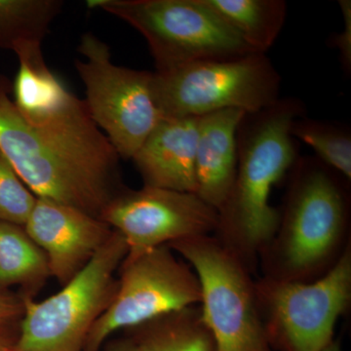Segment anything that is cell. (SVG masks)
Masks as SVG:
<instances>
[{
  "instance_id": "13",
  "label": "cell",
  "mask_w": 351,
  "mask_h": 351,
  "mask_svg": "<svg viewBox=\"0 0 351 351\" xmlns=\"http://www.w3.org/2000/svg\"><path fill=\"white\" fill-rule=\"evenodd\" d=\"M199 117H163L131 160L145 186L196 193Z\"/></svg>"
},
{
  "instance_id": "12",
  "label": "cell",
  "mask_w": 351,
  "mask_h": 351,
  "mask_svg": "<svg viewBox=\"0 0 351 351\" xmlns=\"http://www.w3.org/2000/svg\"><path fill=\"white\" fill-rule=\"evenodd\" d=\"M24 228L45 254L50 276L63 286L91 262L113 233L101 219L46 198L36 199Z\"/></svg>"
},
{
  "instance_id": "5",
  "label": "cell",
  "mask_w": 351,
  "mask_h": 351,
  "mask_svg": "<svg viewBox=\"0 0 351 351\" xmlns=\"http://www.w3.org/2000/svg\"><path fill=\"white\" fill-rule=\"evenodd\" d=\"M113 230L107 243L61 291L43 301L22 297L24 313L12 351H83L88 334L117 289V271L128 254Z\"/></svg>"
},
{
  "instance_id": "7",
  "label": "cell",
  "mask_w": 351,
  "mask_h": 351,
  "mask_svg": "<svg viewBox=\"0 0 351 351\" xmlns=\"http://www.w3.org/2000/svg\"><path fill=\"white\" fill-rule=\"evenodd\" d=\"M256 302L272 350L323 351L351 304V246L311 282L255 279Z\"/></svg>"
},
{
  "instance_id": "25",
  "label": "cell",
  "mask_w": 351,
  "mask_h": 351,
  "mask_svg": "<svg viewBox=\"0 0 351 351\" xmlns=\"http://www.w3.org/2000/svg\"><path fill=\"white\" fill-rule=\"evenodd\" d=\"M19 323L0 327V351H12L18 337Z\"/></svg>"
},
{
  "instance_id": "3",
  "label": "cell",
  "mask_w": 351,
  "mask_h": 351,
  "mask_svg": "<svg viewBox=\"0 0 351 351\" xmlns=\"http://www.w3.org/2000/svg\"><path fill=\"white\" fill-rule=\"evenodd\" d=\"M274 239L258 257L263 276L311 282L351 246L350 182L313 157L298 158Z\"/></svg>"
},
{
  "instance_id": "15",
  "label": "cell",
  "mask_w": 351,
  "mask_h": 351,
  "mask_svg": "<svg viewBox=\"0 0 351 351\" xmlns=\"http://www.w3.org/2000/svg\"><path fill=\"white\" fill-rule=\"evenodd\" d=\"M43 43H27L16 51L19 71L12 90L14 104L25 119L38 120L63 107L73 93L44 61Z\"/></svg>"
},
{
  "instance_id": "19",
  "label": "cell",
  "mask_w": 351,
  "mask_h": 351,
  "mask_svg": "<svg viewBox=\"0 0 351 351\" xmlns=\"http://www.w3.org/2000/svg\"><path fill=\"white\" fill-rule=\"evenodd\" d=\"M61 0H0V49L16 52L27 43H43Z\"/></svg>"
},
{
  "instance_id": "6",
  "label": "cell",
  "mask_w": 351,
  "mask_h": 351,
  "mask_svg": "<svg viewBox=\"0 0 351 351\" xmlns=\"http://www.w3.org/2000/svg\"><path fill=\"white\" fill-rule=\"evenodd\" d=\"M280 82L262 53L152 73V92L162 117H200L223 110L261 112L280 99Z\"/></svg>"
},
{
  "instance_id": "9",
  "label": "cell",
  "mask_w": 351,
  "mask_h": 351,
  "mask_svg": "<svg viewBox=\"0 0 351 351\" xmlns=\"http://www.w3.org/2000/svg\"><path fill=\"white\" fill-rule=\"evenodd\" d=\"M119 270L117 293L90 330L83 351H101L120 330L142 326L201 302L195 270L167 245L127 254Z\"/></svg>"
},
{
  "instance_id": "1",
  "label": "cell",
  "mask_w": 351,
  "mask_h": 351,
  "mask_svg": "<svg viewBox=\"0 0 351 351\" xmlns=\"http://www.w3.org/2000/svg\"><path fill=\"white\" fill-rule=\"evenodd\" d=\"M11 91L8 78L0 75V152L36 197L100 219L127 186L120 156L85 101L71 94L56 112L29 120L16 107Z\"/></svg>"
},
{
  "instance_id": "17",
  "label": "cell",
  "mask_w": 351,
  "mask_h": 351,
  "mask_svg": "<svg viewBox=\"0 0 351 351\" xmlns=\"http://www.w3.org/2000/svg\"><path fill=\"white\" fill-rule=\"evenodd\" d=\"M48 276L45 254L24 226L0 221V290L20 285L22 297L32 298V293L43 287Z\"/></svg>"
},
{
  "instance_id": "20",
  "label": "cell",
  "mask_w": 351,
  "mask_h": 351,
  "mask_svg": "<svg viewBox=\"0 0 351 351\" xmlns=\"http://www.w3.org/2000/svg\"><path fill=\"white\" fill-rule=\"evenodd\" d=\"M291 135L313 147L316 158L351 182V135L348 129L329 122L299 117Z\"/></svg>"
},
{
  "instance_id": "4",
  "label": "cell",
  "mask_w": 351,
  "mask_h": 351,
  "mask_svg": "<svg viewBox=\"0 0 351 351\" xmlns=\"http://www.w3.org/2000/svg\"><path fill=\"white\" fill-rule=\"evenodd\" d=\"M147 40L156 71L255 52L205 0H89Z\"/></svg>"
},
{
  "instance_id": "21",
  "label": "cell",
  "mask_w": 351,
  "mask_h": 351,
  "mask_svg": "<svg viewBox=\"0 0 351 351\" xmlns=\"http://www.w3.org/2000/svg\"><path fill=\"white\" fill-rule=\"evenodd\" d=\"M36 199L0 152V221L24 226Z\"/></svg>"
},
{
  "instance_id": "14",
  "label": "cell",
  "mask_w": 351,
  "mask_h": 351,
  "mask_svg": "<svg viewBox=\"0 0 351 351\" xmlns=\"http://www.w3.org/2000/svg\"><path fill=\"white\" fill-rule=\"evenodd\" d=\"M246 114L223 110L199 117L196 147V193L219 211L230 195L237 169V131Z\"/></svg>"
},
{
  "instance_id": "23",
  "label": "cell",
  "mask_w": 351,
  "mask_h": 351,
  "mask_svg": "<svg viewBox=\"0 0 351 351\" xmlns=\"http://www.w3.org/2000/svg\"><path fill=\"white\" fill-rule=\"evenodd\" d=\"M24 313V302L21 295L0 290V327L20 322Z\"/></svg>"
},
{
  "instance_id": "26",
  "label": "cell",
  "mask_w": 351,
  "mask_h": 351,
  "mask_svg": "<svg viewBox=\"0 0 351 351\" xmlns=\"http://www.w3.org/2000/svg\"><path fill=\"white\" fill-rule=\"evenodd\" d=\"M323 351H343L339 339H334L329 346Z\"/></svg>"
},
{
  "instance_id": "8",
  "label": "cell",
  "mask_w": 351,
  "mask_h": 351,
  "mask_svg": "<svg viewBox=\"0 0 351 351\" xmlns=\"http://www.w3.org/2000/svg\"><path fill=\"white\" fill-rule=\"evenodd\" d=\"M195 270L202 319L217 351H274L258 315L250 270L214 234L167 245Z\"/></svg>"
},
{
  "instance_id": "11",
  "label": "cell",
  "mask_w": 351,
  "mask_h": 351,
  "mask_svg": "<svg viewBox=\"0 0 351 351\" xmlns=\"http://www.w3.org/2000/svg\"><path fill=\"white\" fill-rule=\"evenodd\" d=\"M100 219L124 237L133 254L215 234L219 213L195 193L144 186L138 191L127 188Z\"/></svg>"
},
{
  "instance_id": "2",
  "label": "cell",
  "mask_w": 351,
  "mask_h": 351,
  "mask_svg": "<svg viewBox=\"0 0 351 351\" xmlns=\"http://www.w3.org/2000/svg\"><path fill=\"white\" fill-rule=\"evenodd\" d=\"M304 113L301 101L279 99L261 112L246 113L239 124L237 174L218 211L214 235L252 274L278 230L280 210L270 204V195L299 158L290 129Z\"/></svg>"
},
{
  "instance_id": "22",
  "label": "cell",
  "mask_w": 351,
  "mask_h": 351,
  "mask_svg": "<svg viewBox=\"0 0 351 351\" xmlns=\"http://www.w3.org/2000/svg\"><path fill=\"white\" fill-rule=\"evenodd\" d=\"M339 7L343 17V29L339 34L332 36L330 45L339 50L341 63L346 73L351 71V1L339 0Z\"/></svg>"
},
{
  "instance_id": "24",
  "label": "cell",
  "mask_w": 351,
  "mask_h": 351,
  "mask_svg": "<svg viewBox=\"0 0 351 351\" xmlns=\"http://www.w3.org/2000/svg\"><path fill=\"white\" fill-rule=\"evenodd\" d=\"M105 351H144L137 339L129 332L124 338L114 339L106 343Z\"/></svg>"
},
{
  "instance_id": "10",
  "label": "cell",
  "mask_w": 351,
  "mask_h": 351,
  "mask_svg": "<svg viewBox=\"0 0 351 351\" xmlns=\"http://www.w3.org/2000/svg\"><path fill=\"white\" fill-rule=\"evenodd\" d=\"M75 66L86 92L88 112L120 158L132 159L163 119L152 92V73L117 66L105 43L83 34Z\"/></svg>"
},
{
  "instance_id": "18",
  "label": "cell",
  "mask_w": 351,
  "mask_h": 351,
  "mask_svg": "<svg viewBox=\"0 0 351 351\" xmlns=\"http://www.w3.org/2000/svg\"><path fill=\"white\" fill-rule=\"evenodd\" d=\"M144 351H217L200 307H188L127 330Z\"/></svg>"
},
{
  "instance_id": "16",
  "label": "cell",
  "mask_w": 351,
  "mask_h": 351,
  "mask_svg": "<svg viewBox=\"0 0 351 351\" xmlns=\"http://www.w3.org/2000/svg\"><path fill=\"white\" fill-rule=\"evenodd\" d=\"M257 53L276 43L287 16L284 0H205Z\"/></svg>"
}]
</instances>
